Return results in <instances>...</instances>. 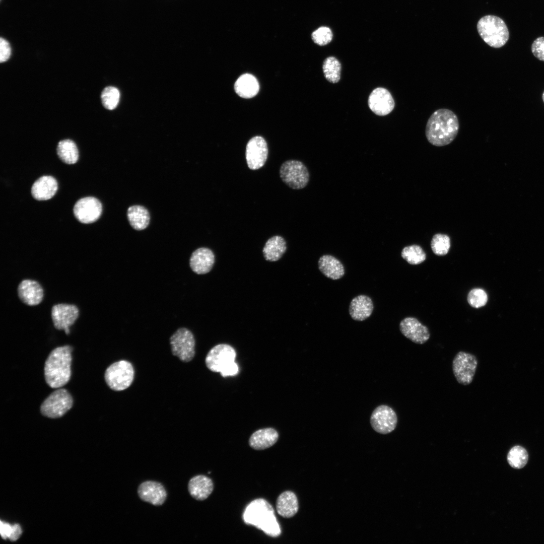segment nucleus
<instances>
[{"label":"nucleus","mask_w":544,"mask_h":544,"mask_svg":"<svg viewBox=\"0 0 544 544\" xmlns=\"http://www.w3.org/2000/svg\"><path fill=\"white\" fill-rule=\"evenodd\" d=\"M276 509L281 516L289 518L296 515L299 510L297 497L292 491H285L277 498Z\"/></svg>","instance_id":"25"},{"label":"nucleus","mask_w":544,"mask_h":544,"mask_svg":"<svg viewBox=\"0 0 544 544\" xmlns=\"http://www.w3.org/2000/svg\"><path fill=\"white\" fill-rule=\"evenodd\" d=\"M318 268L327 278L333 280L342 278L345 274V268L342 263L331 255L321 256L318 261Z\"/></svg>","instance_id":"24"},{"label":"nucleus","mask_w":544,"mask_h":544,"mask_svg":"<svg viewBox=\"0 0 544 544\" xmlns=\"http://www.w3.org/2000/svg\"><path fill=\"white\" fill-rule=\"evenodd\" d=\"M12 527L9 524L1 522V534L3 538L9 537Z\"/></svg>","instance_id":"40"},{"label":"nucleus","mask_w":544,"mask_h":544,"mask_svg":"<svg viewBox=\"0 0 544 544\" xmlns=\"http://www.w3.org/2000/svg\"><path fill=\"white\" fill-rule=\"evenodd\" d=\"M236 353L234 349L226 344L217 345L212 348L207 355L205 362L208 368L212 372H220L226 377L235 374L238 366L235 360Z\"/></svg>","instance_id":"4"},{"label":"nucleus","mask_w":544,"mask_h":544,"mask_svg":"<svg viewBox=\"0 0 544 544\" xmlns=\"http://www.w3.org/2000/svg\"><path fill=\"white\" fill-rule=\"evenodd\" d=\"M459 127L458 118L452 111L439 109L431 114L427 121L426 137L428 142L435 146H446L455 139Z\"/></svg>","instance_id":"1"},{"label":"nucleus","mask_w":544,"mask_h":544,"mask_svg":"<svg viewBox=\"0 0 544 544\" xmlns=\"http://www.w3.org/2000/svg\"><path fill=\"white\" fill-rule=\"evenodd\" d=\"M278 439L279 434L275 429L263 428L256 431L251 435L249 444L255 450H264L273 446Z\"/></svg>","instance_id":"23"},{"label":"nucleus","mask_w":544,"mask_h":544,"mask_svg":"<svg viewBox=\"0 0 544 544\" xmlns=\"http://www.w3.org/2000/svg\"><path fill=\"white\" fill-rule=\"evenodd\" d=\"M214 489L212 480L204 475L192 477L188 484V490L190 496L197 501L207 499Z\"/></svg>","instance_id":"20"},{"label":"nucleus","mask_w":544,"mask_h":544,"mask_svg":"<svg viewBox=\"0 0 544 544\" xmlns=\"http://www.w3.org/2000/svg\"><path fill=\"white\" fill-rule=\"evenodd\" d=\"M286 249L285 240L282 237L276 235L267 240L263 248L262 252L266 260L276 261L282 257Z\"/></svg>","instance_id":"27"},{"label":"nucleus","mask_w":544,"mask_h":544,"mask_svg":"<svg viewBox=\"0 0 544 544\" xmlns=\"http://www.w3.org/2000/svg\"><path fill=\"white\" fill-rule=\"evenodd\" d=\"M531 51L537 59L544 61V37H538L533 41Z\"/></svg>","instance_id":"37"},{"label":"nucleus","mask_w":544,"mask_h":544,"mask_svg":"<svg viewBox=\"0 0 544 544\" xmlns=\"http://www.w3.org/2000/svg\"><path fill=\"white\" fill-rule=\"evenodd\" d=\"M467 300L471 307L479 308L484 306L487 304L488 295L484 290L474 288L469 292Z\"/></svg>","instance_id":"35"},{"label":"nucleus","mask_w":544,"mask_h":544,"mask_svg":"<svg viewBox=\"0 0 544 544\" xmlns=\"http://www.w3.org/2000/svg\"><path fill=\"white\" fill-rule=\"evenodd\" d=\"M134 371L127 361L121 360L110 365L106 370L105 380L108 386L115 391L123 390L131 384Z\"/></svg>","instance_id":"6"},{"label":"nucleus","mask_w":544,"mask_h":544,"mask_svg":"<svg viewBox=\"0 0 544 544\" xmlns=\"http://www.w3.org/2000/svg\"><path fill=\"white\" fill-rule=\"evenodd\" d=\"M127 217L131 227L137 230L146 229L150 222V214L146 208L140 205L128 208Z\"/></svg>","instance_id":"28"},{"label":"nucleus","mask_w":544,"mask_h":544,"mask_svg":"<svg viewBox=\"0 0 544 544\" xmlns=\"http://www.w3.org/2000/svg\"><path fill=\"white\" fill-rule=\"evenodd\" d=\"M57 187V182L54 177L43 176L34 182L31 188V194L36 200H46L54 195Z\"/></svg>","instance_id":"21"},{"label":"nucleus","mask_w":544,"mask_h":544,"mask_svg":"<svg viewBox=\"0 0 544 544\" xmlns=\"http://www.w3.org/2000/svg\"><path fill=\"white\" fill-rule=\"evenodd\" d=\"M542 99H543V101L544 102V92L543 93V94H542Z\"/></svg>","instance_id":"41"},{"label":"nucleus","mask_w":544,"mask_h":544,"mask_svg":"<svg viewBox=\"0 0 544 544\" xmlns=\"http://www.w3.org/2000/svg\"><path fill=\"white\" fill-rule=\"evenodd\" d=\"M119 97V90L115 87L109 86L104 88L102 92V103L105 108L112 110L116 107Z\"/></svg>","instance_id":"34"},{"label":"nucleus","mask_w":544,"mask_h":544,"mask_svg":"<svg viewBox=\"0 0 544 544\" xmlns=\"http://www.w3.org/2000/svg\"><path fill=\"white\" fill-rule=\"evenodd\" d=\"M333 34L331 30L326 26H321L314 31L311 34L313 42L320 46L325 45L331 42Z\"/></svg>","instance_id":"36"},{"label":"nucleus","mask_w":544,"mask_h":544,"mask_svg":"<svg viewBox=\"0 0 544 544\" xmlns=\"http://www.w3.org/2000/svg\"><path fill=\"white\" fill-rule=\"evenodd\" d=\"M373 308L371 299L368 296L360 295L352 300L349 311L353 319L361 321L371 316Z\"/></svg>","instance_id":"22"},{"label":"nucleus","mask_w":544,"mask_h":544,"mask_svg":"<svg viewBox=\"0 0 544 544\" xmlns=\"http://www.w3.org/2000/svg\"><path fill=\"white\" fill-rule=\"evenodd\" d=\"M73 404V399L70 392L65 389L59 388L43 401L40 412L45 417L58 418L67 412Z\"/></svg>","instance_id":"7"},{"label":"nucleus","mask_w":544,"mask_h":544,"mask_svg":"<svg viewBox=\"0 0 544 544\" xmlns=\"http://www.w3.org/2000/svg\"><path fill=\"white\" fill-rule=\"evenodd\" d=\"M280 175L283 181L294 189L304 188L309 181V173L305 165L295 160L284 162L280 169Z\"/></svg>","instance_id":"8"},{"label":"nucleus","mask_w":544,"mask_h":544,"mask_svg":"<svg viewBox=\"0 0 544 544\" xmlns=\"http://www.w3.org/2000/svg\"><path fill=\"white\" fill-rule=\"evenodd\" d=\"M18 294L20 300L29 306H35L40 303L44 295L41 286L37 282L32 280H23L18 286Z\"/></svg>","instance_id":"19"},{"label":"nucleus","mask_w":544,"mask_h":544,"mask_svg":"<svg viewBox=\"0 0 544 544\" xmlns=\"http://www.w3.org/2000/svg\"><path fill=\"white\" fill-rule=\"evenodd\" d=\"M170 344L174 356L180 360L190 361L195 355V339L190 330L184 328H178L170 337Z\"/></svg>","instance_id":"9"},{"label":"nucleus","mask_w":544,"mask_h":544,"mask_svg":"<svg viewBox=\"0 0 544 544\" xmlns=\"http://www.w3.org/2000/svg\"><path fill=\"white\" fill-rule=\"evenodd\" d=\"M59 159L67 164L76 163L79 159V152L76 144L72 140H64L59 142L57 147Z\"/></svg>","instance_id":"29"},{"label":"nucleus","mask_w":544,"mask_h":544,"mask_svg":"<svg viewBox=\"0 0 544 544\" xmlns=\"http://www.w3.org/2000/svg\"><path fill=\"white\" fill-rule=\"evenodd\" d=\"M245 155L250 169L257 170L262 167L268 155V148L265 140L260 136L251 138L246 145Z\"/></svg>","instance_id":"13"},{"label":"nucleus","mask_w":544,"mask_h":544,"mask_svg":"<svg viewBox=\"0 0 544 544\" xmlns=\"http://www.w3.org/2000/svg\"><path fill=\"white\" fill-rule=\"evenodd\" d=\"M323 72L325 79L331 83H337L341 79L342 66L334 56H329L323 63Z\"/></svg>","instance_id":"30"},{"label":"nucleus","mask_w":544,"mask_h":544,"mask_svg":"<svg viewBox=\"0 0 544 544\" xmlns=\"http://www.w3.org/2000/svg\"><path fill=\"white\" fill-rule=\"evenodd\" d=\"M102 211L101 202L94 197L80 199L75 203L73 212L76 218L81 223L90 224L96 221Z\"/></svg>","instance_id":"12"},{"label":"nucleus","mask_w":544,"mask_h":544,"mask_svg":"<svg viewBox=\"0 0 544 544\" xmlns=\"http://www.w3.org/2000/svg\"><path fill=\"white\" fill-rule=\"evenodd\" d=\"M451 245L449 237L446 234H435L431 242V247L434 254L443 256L447 254Z\"/></svg>","instance_id":"33"},{"label":"nucleus","mask_w":544,"mask_h":544,"mask_svg":"<svg viewBox=\"0 0 544 544\" xmlns=\"http://www.w3.org/2000/svg\"><path fill=\"white\" fill-rule=\"evenodd\" d=\"M138 494L142 501L154 506H161L164 504L167 496L164 486L153 481H147L141 483L138 487Z\"/></svg>","instance_id":"17"},{"label":"nucleus","mask_w":544,"mask_h":544,"mask_svg":"<svg viewBox=\"0 0 544 544\" xmlns=\"http://www.w3.org/2000/svg\"><path fill=\"white\" fill-rule=\"evenodd\" d=\"M399 329L405 337L418 344H425L430 336L428 328L415 317L402 319L399 323Z\"/></svg>","instance_id":"15"},{"label":"nucleus","mask_w":544,"mask_h":544,"mask_svg":"<svg viewBox=\"0 0 544 544\" xmlns=\"http://www.w3.org/2000/svg\"><path fill=\"white\" fill-rule=\"evenodd\" d=\"M79 315L78 307L73 304H56L51 310V317L54 327L58 330H64L67 334L70 333L69 327L75 322Z\"/></svg>","instance_id":"14"},{"label":"nucleus","mask_w":544,"mask_h":544,"mask_svg":"<svg viewBox=\"0 0 544 544\" xmlns=\"http://www.w3.org/2000/svg\"><path fill=\"white\" fill-rule=\"evenodd\" d=\"M477 30L482 39L492 47H501L509 39V33L506 24L496 16L481 18L478 22Z\"/></svg>","instance_id":"5"},{"label":"nucleus","mask_w":544,"mask_h":544,"mask_svg":"<svg viewBox=\"0 0 544 544\" xmlns=\"http://www.w3.org/2000/svg\"><path fill=\"white\" fill-rule=\"evenodd\" d=\"M22 532L21 528L18 524H15L12 527V530L9 536L10 539L12 540H17Z\"/></svg>","instance_id":"39"},{"label":"nucleus","mask_w":544,"mask_h":544,"mask_svg":"<svg viewBox=\"0 0 544 544\" xmlns=\"http://www.w3.org/2000/svg\"><path fill=\"white\" fill-rule=\"evenodd\" d=\"M397 416L390 406L381 404L372 412L370 419L371 426L376 432L387 434L392 432L397 424Z\"/></svg>","instance_id":"11"},{"label":"nucleus","mask_w":544,"mask_h":544,"mask_svg":"<svg viewBox=\"0 0 544 544\" xmlns=\"http://www.w3.org/2000/svg\"><path fill=\"white\" fill-rule=\"evenodd\" d=\"M215 262L213 252L207 247H200L194 251L189 259L191 270L198 275L208 273L212 269Z\"/></svg>","instance_id":"18"},{"label":"nucleus","mask_w":544,"mask_h":544,"mask_svg":"<svg viewBox=\"0 0 544 544\" xmlns=\"http://www.w3.org/2000/svg\"><path fill=\"white\" fill-rule=\"evenodd\" d=\"M401 257L412 265L419 264L426 258V254L418 245H412L404 247L401 252Z\"/></svg>","instance_id":"31"},{"label":"nucleus","mask_w":544,"mask_h":544,"mask_svg":"<svg viewBox=\"0 0 544 544\" xmlns=\"http://www.w3.org/2000/svg\"><path fill=\"white\" fill-rule=\"evenodd\" d=\"M243 518L246 524L254 526L268 536L275 537L281 533L274 510L264 499L252 501L245 508Z\"/></svg>","instance_id":"3"},{"label":"nucleus","mask_w":544,"mask_h":544,"mask_svg":"<svg viewBox=\"0 0 544 544\" xmlns=\"http://www.w3.org/2000/svg\"><path fill=\"white\" fill-rule=\"evenodd\" d=\"M528 459L526 450L522 447L516 446L511 449L507 455V460L513 468L520 469L523 467Z\"/></svg>","instance_id":"32"},{"label":"nucleus","mask_w":544,"mask_h":544,"mask_svg":"<svg viewBox=\"0 0 544 544\" xmlns=\"http://www.w3.org/2000/svg\"><path fill=\"white\" fill-rule=\"evenodd\" d=\"M72 350V347L64 346L56 348L49 354L45 362L44 372L45 381L51 388H60L69 381Z\"/></svg>","instance_id":"2"},{"label":"nucleus","mask_w":544,"mask_h":544,"mask_svg":"<svg viewBox=\"0 0 544 544\" xmlns=\"http://www.w3.org/2000/svg\"><path fill=\"white\" fill-rule=\"evenodd\" d=\"M11 48L9 43L2 37L0 39V62L6 61L10 57Z\"/></svg>","instance_id":"38"},{"label":"nucleus","mask_w":544,"mask_h":544,"mask_svg":"<svg viewBox=\"0 0 544 544\" xmlns=\"http://www.w3.org/2000/svg\"><path fill=\"white\" fill-rule=\"evenodd\" d=\"M478 360L473 354L460 351L452 361L453 373L457 382L463 385L470 384L475 373Z\"/></svg>","instance_id":"10"},{"label":"nucleus","mask_w":544,"mask_h":544,"mask_svg":"<svg viewBox=\"0 0 544 544\" xmlns=\"http://www.w3.org/2000/svg\"><path fill=\"white\" fill-rule=\"evenodd\" d=\"M236 93L241 97L251 98L257 95L259 86L256 78L249 74L240 76L234 85Z\"/></svg>","instance_id":"26"},{"label":"nucleus","mask_w":544,"mask_h":544,"mask_svg":"<svg viewBox=\"0 0 544 544\" xmlns=\"http://www.w3.org/2000/svg\"><path fill=\"white\" fill-rule=\"evenodd\" d=\"M368 106L376 115L384 116L394 109L395 103L390 93L383 88L374 89L368 98Z\"/></svg>","instance_id":"16"}]
</instances>
